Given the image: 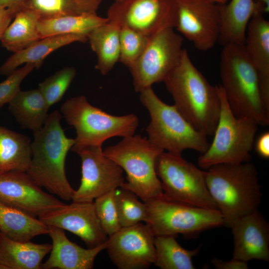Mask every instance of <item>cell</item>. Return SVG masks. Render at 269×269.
I'll return each instance as SVG.
<instances>
[{
    "label": "cell",
    "mask_w": 269,
    "mask_h": 269,
    "mask_svg": "<svg viewBox=\"0 0 269 269\" xmlns=\"http://www.w3.org/2000/svg\"><path fill=\"white\" fill-rule=\"evenodd\" d=\"M180 114L198 131L213 135L221 109L218 86L210 84L183 49L176 67L163 81Z\"/></svg>",
    "instance_id": "cell-1"
},
{
    "label": "cell",
    "mask_w": 269,
    "mask_h": 269,
    "mask_svg": "<svg viewBox=\"0 0 269 269\" xmlns=\"http://www.w3.org/2000/svg\"><path fill=\"white\" fill-rule=\"evenodd\" d=\"M61 119L59 111L55 110L48 115L42 128L33 132L32 156L26 173L38 185L51 194L70 201L75 190L66 177L65 164L75 139L66 136Z\"/></svg>",
    "instance_id": "cell-2"
},
{
    "label": "cell",
    "mask_w": 269,
    "mask_h": 269,
    "mask_svg": "<svg viewBox=\"0 0 269 269\" xmlns=\"http://www.w3.org/2000/svg\"><path fill=\"white\" fill-rule=\"evenodd\" d=\"M219 67L220 85L233 114L250 118L259 126H268L269 108L263 98L258 71L244 45L223 46Z\"/></svg>",
    "instance_id": "cell-3"
},
{
    "label": "cell",
    "mask_w": 269,
    "mask_h": 269,
    "mask_svg": "<svg viewBox=\"0 0 269 269\" xmlns=\"http://www.w3.org/2000/svg\"><path fill=\"white\" fill-rule=\"evenodd\" d=\"M205 179L224 226L230 228L239 218L258 210L263 194L251 162L213 165L205 171Z\"/></svg>",
    "instance_id": "cell-4"
},
{
    "label": "cell",
    "mask_w": 269,
    "mask_h": 269,
    "mask_svg": "<svg viewBox=\"0 0 269 269\" xmlns=\"http://www.w3.org/2000/svg\"><path fill=\"white\" fill-rule=\"evenodd\" d=\"M139 94L140 101L149 114L146 132L153 144L164 151L179 154L188 149L201 154L207 149L210 145L208 136L196 130L174 105L161 101L152 87Z\"/></svg>",
    "instance_id": "cell-5"
},
{
    "label": "cell",
    "mask_w": 269,
    "mask_h": 269,
    "mask_svg": "<svg viewBox=\"0 0 269 269\" xmlns=\"http://www.w3.org/2000/svg\"><path fill=\"white\" fill-rule=\"evenodd\" d=\"M60 111L66 123L76 133L71 150L76 152L86 147L101 146L114 136L123 137L135 134L139 121L133 114L114 116L92 105L83 95L67 100Z\"/></svg>",
    "instance_id": "cell-6"
},
{
    "label": "cell",
    "mask_w": 269,
    "mask_h": 269,
    "mask_svg": "<svg viewBox=\"0 0 269 269\" xmlns=\"http://www.w3.org/2000/svg\"><path fill=\"white\" fill-rule=\"evenodd\" d=\"M103 151L126 172V182L121 187L133 191L144 202L163 194L155 164L164 150L147 137L135 134L125 137Z\"/></svg>",
    "instance_id": "cell-7"
},
{
    "label": "cell",
    "mask_w": 269,
    "mask_h": 269,
    "mask_svg": "<svg viewBox=\"0 0 269 269\" xmlns=\"http://www.w3.org/2000/svg\"><path fill=\"white\" fill-rule=\"evenodd\" d=\"M221 109L214 138L198 159L199 166L207 170L219 164L250 162L258 124L253 120L236 117L230 109L224 91L218 85Z\"/></svg>",
    "instance_id": "cell-8"
},
{
    "label": "cell",
    "mask_w": 269,
    "mask_h": 269,
    "mask_svg": "<svg viewBox=\"0 0 269 269\" xmlns=\"http://www.w3.org/2000/svg\"><path fill=\"white\" fill-rule=\"evenodd\" d=\"M145 203L144 222L154 237H176L182 234L192 238L205 230L223 225L219 210L188 205L171 199L163 194Z\"/></svg>",
    "instance_id": "cell-9"
},
{
    "label": "cell",
    "mask_w": 269,
    "mask_h": 269,
    "mask_svg": "<svg viewBox=\"0 0 269 269\" xmlns=\"http://www.w3.org/2000/svg\"><path fill=\"white\" fill-rule=\"evenodd\" d=\"M155 169L165 196L194 206L218 209L207 187L205 171L181 154L163 151L157 158Z\"/></svg>",
    "instance_id": "cell-10"
},
{
    "label": "cell",
    "mask_w": 269,
    "mask_h": 269,
    "mask_svg": "<svg viewBox=\"0 0 269 269\" xmlns=\"http://www.w3.org/2000/svg\"><path fill=\"white\" fill-rule=\"evenodd\" d=\"M173 28L162 30L150 37L141 55L129 68L135 91L163 81L176 67L183 50V38Z\"/></svg>",
    "instance_id": "cell-11"
},
{
    "label": "cell",
    "mask_w": 269,
    "mask_h": 269,
    "mask_svg": "<svg viewBox=\"0 0 269 269\" xmlns=\"http://www.w3.org/2000/svg\"><path fill=\"white\" fill-rule=\"evenodd\" d=\"M174 28L198 50L211 49L220 33L219 4L205 0H174Z\"/></svg>",
    "instance_id": "cell-12"
},
{
    "label": "cell",
    "mask_w": 269,
    "mask_h": 269,
    "mask_svg": "<svg viewBox=\"0 0 269 269\" xmlns=\"http://www.w3.org/2000/svg\"><path fill=\"white\" fill-rule=\"evenodd\" d=\"M76 153L81 159V179L72 201L93 202L123 185L124 170L104 154L102 146L86 147Z\"/></svg>",
    "instance_id": "cell-13"
},
{
    "label": "cell",
    "mask_w": 269,
    "mask_h": 269,
    "mask_svg": "<svg viewBox=\"0 0 269 269\" xmlns=\"http://www.w3.org/2000/svg\"><path fill=\"white\" fill-rule=\"evenodd\" d=\"M154 237L148 227L140 222L108 237L106 250L118 269H147L155 260Z\"/></svg>",
    "instance_id": "cell-14"
},
{
    "label": "cell",
    "mask_w": 269,
    "mask_h": 269,
    "mask_svg": "<svg viewBox=\"0 0 269 269\" xmlns=\"http://www.w3.org/2000/svg\"><path fill=\"white\" fill-rule=\"evenodd\" d=\"M0 202L38 218L65 204L20 171L0 173Z\"/></svg>",
    "instance_id": "cell-15"
},
{
    "label": "cell",
    "mask_w": 269,
    "mask_h": 269,
    "mask_svg": "<svg viewBox=\"0 0 269 269\" xmlns=\"http://www.w3.org/2000/svg\"><path fill=\"white\" fill-rule=\"evenodd\" d=\"M38 218L47 226L57 227L77 235L88 248L97 247L108 239L100 223L93 201H72Z\"/></svg>",
    "instance_id": "cell-16"
},
{
    "label": "cell",
    "mask_w": 269,
    "mask_h": 269,
    "mask_svg": "<svg viewBox=\"0 0 269 269\" xmlns=\"http://www.w3.org/2000/svg\"><path fill=\"white\" fill-rule=\"evenodd\" d=\"M124 23L150 37L167 28H174V0H126L115 2Z\"/></svg>",
    "instance_id": "cell-17"
},
{
    "label": "cell",
    "mask_w": 269,
    "mask_h": 269,
    "mask_svg": "<svg viewBox=\"0 0 269 269\" xmlns=\"http://www.w3.org/2000/svg\"><path fill=\"white\" fill-rule=\"evenodd\" d=\"M230 228L234 238L233 258L247 262L269 261V224L258 210L239 218Z\"/></svg>",
    "instance_id": "cell-18"
},
{
    "label": "cell",
    "mask_w": 269,
    "mask_h": 269,
    "mask_svg": "<svg viewBox=\"0 0 269 269\" xmlns=\"http://www.w3.org/2000/svg\"><path fill=\"white\" fill-rule=\"evenodd\" d=\"M48 234L52 240L50 256L41 265L45 269H91L96 257L106 248L107 241L94 248L84 249L70 241L64 230L48 226Z\"/></svg>",
    "instance_id": "cell-19"
},
{
    "label": "cell",
    "mask_w": 269,
    "mask_h": 269,
    "mask_svg": "<svg viewBox=\"0 0 269 269\" xmlns=\"http://www.w3.org/2000/svg\"><path fill=\"white\" fill-rule=\"evenodd\" d=\"M107 17V21L88 35V41L97 56L95 68L103 75L108 74L119 61L120 34L124 22L115 3L109 7Z\"/></svg>",
    "instance_id": "cell-20"
},
{
    "label": "cell",
    "mask_w": 269,
    "mask_h": 269,
    "mask_svg": "<svg viewBox=\"0 0 269 269\" xmlns=\"http://www.w3.org/2000/svg\"><path fill=\"white\" fill-rule=\"evenodd\" d=\"M263 13H255L246 32L244 46L259 75L264 101L269 108V21Z\"/></svg>",
    "instance_id": "cell-21"
},
{
    "label": "cell",
    "mask_w": 269,
    "mask_h": 269,
    "mask_svg": "<svg viewBox=\"0 0 269 269\" xmlns=\"http://www.w3.org/2000/svg\"><path fill=\"white\" fill-rule=\"evenodd\" d=\"M221 29L218 41L223 45H244L246 29L256 13H265L264 8L254 0H231L219 5Z\"/></svg>",
    "instance_id": "cell-22"
},
{
    "label": "cell",
    "mask_w": 269,
    "mask_h": 269,
    "mask_svg": "<svg viewBox=\"0 0 269 269\" xmlns=\"http://www.w3.org/2000/svg\"><path fill=\"white\" fill-rule=\"evenodd\" d=\"M88 41V36L83 34H65L40 39L28 47L13 53L0 66V74L8 76L24 64H32L39 68L43 60L59 48L76 42Z\"/></svg>",
    "instance_id": "cell-23"
},
{
    "label": "cell",
    "mask_w": 269,
    "mask_h": 269,
    "mask_svg": "<svg viewBox=\"0 0 269 269\" xmlns=\"http://www.w3.org/2000/svg\"><path fill=\"white\" fill-rule=\"evenodd\" d=\"M52 245L20 242L0 232V269H39Z\"/></svg>",
    "instance_id": "cell-24"
},
{
    "label": "cell",
    "mask_w": 269,
    "mask_h": 269,
    "mask_svg": "<svg viewBox=\"0 0 269 269\" xmlns=\"http://www.w3.org/2000/svg\"><path fill=\"white\" fill-rule=\"evenodd\" d=\"M8 109L23 129L33 132L42 128L49 107L39 89L20 90L8 104Z\"/></svg>",
    "instance_id": "cell-25"
},
{
    "label": "cell",
    "mask_w": 269,
    "mask_h": 269,
    "mask_svg": "<svg viewBox=\"0 0 269 269\" xmlns=\"http://www.w3.org/2000/svg\"><path fill=\"white\" fill-rule=\"evenodd\" d=\"M31 156V141L28 136L0 125V173L26 172Z\"/></svg>",
    "instance_id": "cell-26"
},
{
    "label": "cell",
    "mask_w": 269,
    "mask_h": 269,
    "mask_svg": "<svg viewBox=\"0 0 269 269\" xmlns=\"http://www.w3.org/2000/svg\"><path fill=\"white\" fill-rule=\"evenodd\" d=\"M0 232L12 240L27 242L48 234V229L38 218L0 202Z\"/></svg>",
    "instance_id": "cell-27"
},
{
    "label": "cell",
    "mask_w": 269,
    "mask_h": 269,
    "mask_svg": "<svg viewBox=\"0 0 269 269\" xmlns=\"http://www.w3.org/2000/svg\"><path fill=\"white\" fill-rule=\"evenodd\" d=\"M40 19L35 11L23 8L14 16L0 41L2 46L13 53L21 50L40 40L37 25Z\"/></svg>",
    "instance_id": "cell-28"
},
{
    "label": "cell",
    "mask_w": 269,
    "mask_h": 269,
    "mask_svg": "<svg viewBox=\"0 0 269 269\" xmlns=\"http://www.w3.org/2000/svg\"><path fill=\"white\" fill-rule=\"evenodd\" d=\"M107 20V17H102L97 13H85L40 19L37 28L41 39L65 34H83L88 36L91 31Z\"/></svg>",
    "instance_id": "cell-29"
},
{
    "label": "cell",
    "mask_w": 269,
    "mask_h": 269,
    "mask_svg": "<svg viewBox=\"0 0 269 269\" xmlns=\"http://www.w3.org/2000/svg\"><path fill=\"white\" fill-rule=\"evenodd\" d=\"M155 260L154 265L161 269H194L193 258L199 247L192 250L181 247L173 236L154 237Z\"/></svg>",
    "instance_id": "cell-30"
},
{
    "label": "cell",
    "mask_w": 269,
    "mask_h": 269,
    "mask_svg": "<svg viewBox=\"0 0 269 269\" xmlns=\"http://www.w3.org/2000/svg\"><path fill=\"white\" fill-rule=\"evenodd\" d=\"M133 191L122 187L114 192V201L122 228L144 222L146 214L145 202H141Z\"/></svg>",
    "instance_id": "cell-31"
},
{
    "label": "cell",
    "mask_w": 269,
    "mask_h": 269,
    "mask_svg": "<svg viewBox=\"0 0 269 269\" xmlns=\"http://www.w3.org/2000/svg\"><path fill=\"white\" fill-rule=\"evenodd\" d=\"M149 38L123 22L120 34L119 61L130 68L142 53Z\"/></svg>",
    "instance_id": "cell-32"
},
{
    "label": "cell",
    "mask_w": 269,
    "mask_h": 269,
    "mask_svg": "<svg viewBox=\"0 0 269 269\" xmlns=\"http://www.w3.org/2000/svg\"><path fill=\"white\" fill-rule=\"evenodd\" d=\"M76 73V70L73 67H64L39 84L38 89L49 107L61 100Z\"/></svg>",
    "instance_id": "cell-33"
},
{
    "label": "cell",
    "mask_w": 269,
    "mask_h": 269,
    "mask_svg": "<svg viewBox=\"0 0 269 269\" xmlns=\"http://www.w3.org/2000/svg\"><path fill=\"white\" fill-rule=\"evenodd\" d=\"M115 190L96 198L93 201L100 223L108 237L122 228L119 221L114 201Z\"/></svg>",
    "instance_id": "cell-34"
},
{
    "label": "cell",
    "mask_w": 269,
    "mask_h": 269,
    "mask_svg": "<svg viewBox=\"0 0 269 269\" xmlns=\"http://www.w3.org/2000/svg\"><path fill=\"white\" fill-rule=\"evenodd\" d=\"M23 8L36 11L40 19L82 14L72 0H27Z\"/></svg>",
    "instance_id": "cell-35"
},
{
    "label": "cell",
    "mask_w": 269,
    "mask_h": 269,
    "mask_svg": "<svg viewBox=\"0 0 269 269\" xmlns=\"http://www.w3.org/2000/svg\"><path fill=\"white\" fill-rule=\"evenodd\" d=\"M35 68L32 64H25L7 76L0 82V109L8 104L20 90V86L24 78Z\"/></svg>",
    "instance_id": "cell-36"
},
{
    "label": "cell",
    "mask_w": 269,
    "mask_h": 269,
    "mask_svg": "<svg viewBox=\"0 0 269 269\" xmlns=\"http://www.w3.org/2000/svg\"><path fill=\"white\" fill-rule=\"evenodd\" d=\"M213 267L217 269H247L248 262L239 259H232L230 261H224L217 258L211 260Z\"/></svg>",
    "instance_id": "cell-37"
},
{
    "label": "cell",
    "mask_w": 269,
    "mask_h": 269,
    "mask_svg": "<svg viewBox=\"0 0 269 269\" xmlns=\"http://www.w3.org/2000/svg\"><path fill=\"white\" fill-rule=\"evenodd\" d=\"M81 13H97L103 0H72Z\"/></svg>",
    "instance_id": "cell-38"
},
{
    "label": "cell",
    "mask_w": 269,
    "mask_h": 269,
    "mask_svg": "<svg viewBox=\"0 0 269 269\" xmlns=\"http://www.w3.org/2000/svg\"><path fill=\"white\" fill-rule=\"evenodd\" d=\"M255 149L257 153L261 157L269 158V132L262 134L256 139Z\"/></svg>",
    "instance_id": "cell-39"
},
{
    "label": "cell",
    "mask_w": 269,
    "mask_h": 269,
    "mask_svg": "<svg viewBox=\"0 0 269 269\" xmlns=\"http://www.w3.org/2000/svg\"><path fill=\"white\" fill-rule=\"evenodd\" d=\"M15 15V13L9 9H0V40Z\"/></svg>",
    "instance_id": "cell-40"
},
{
    "label": "cell",
    "mask_w": 269,
    "mask_h": 269,
    "mask_svg": "<svg viewBox=\"0 0 269 269\" xmlns=\"http://www.w3.org/2000/svg\"><path fill=\"white\" fill-rule=\"evenodd\" d=\"M27 0H0V9L7 8L16 14L23 9Z\"/></svg>",
    "instance_id": "cell-41"
},
{
    "label": "cell",
    "mask_w": 269,
    "mask_h": 269,
    "mask_svg": "<svg viewBox=\"0 0 269 269\" xmlns=\"http://www.w3.org/2000/svg\"><path fill=\"white\" fill-rule=\"evenodd\" d=\"M257 4L260 5L264 8L265 13L269 11V0H254Z\"/></svg>",
    "instance_id": "cell-42"
},
{
    "label": "cell",
    "mask_w": 269,
    "mask_h": 269,
    "mask_svg": "<svg viewBox=\"0 0 269 269\" xmlns=\"http://www.w3.org/2000/svg\"><path fill=\"white\" fill-rule=\"evenodd\" d=\"M206 1L212 2L215 4L223 5L228 2L229 0H205Z\"/></svg>",
    "instance_id": "cell-43"
},
{
    "label": "cell",
    "mask_w": 269,
    "mask_h": 269,
    "mask_svg": "<svg viewBox=\"0 0 269 269\" xmlns=\"http://www.w3.org/2000/svg\"><path fill=\"white\" fill-rule=\"evenodd\" d=\"M115 2H123L126 0H114Z\"/></svg>",
    "instance_id": "cell-44"
}]
</instances>
